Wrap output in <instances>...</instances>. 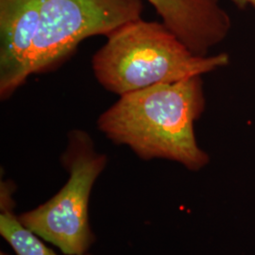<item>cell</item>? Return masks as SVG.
I'll return each mask as SVG.
<instances>
[{"label": "cell", "instance_id": "cell-6", "mask_svg": "<svg viewBox=\"0 0 255 255\" xmlns=\"http://www.w3.org/2000/svg\"><path fill=\"white\" fill-rule=\"evenodd\" d=\"M168 27L193 53L206 56L232 28L228 12L218 0H147Z\"/></svg>", "mask_w": 255, "mask_h": 255}, {"label": "cell", "instance_id": "cell-1", "mask_svg": "<svg viewBox=\"0 0 255 255\" xmlns=\"http://www.w3.org/2000/svg\"><path fill=\"white\" fill-rule=\"evenodd\" d=\"M205 107L202 79L194 77L121 96L98 119V127L141 159H165L200 171L210 162L195 133Z\"/></svg>", "mask_w": 255, "mask_h": 255}, {"label": "cell", "instance_id": "cell-4", "mask_svg": "<svg viewBox=\"0 0 255 255\" xmlns=\"http://www.w3.org/2000/svg\"><path fill=\"white\" fill-rule=\"evenodd\" d=\"M143 9V0H41L30 73L57 68L84 39L107 36L141 18Z\"/></svg>", "mask_w": 255, "mask_h": 255}, {"label": "cell", "instance_id": "cell-8", "mask_svg": "<svg viewBox=\"0 0 255 255\" xmlns=\"http://www.w3.org/2000/svg\"><path fill=\"white\" fill-rule=\"evenodd\" d=\"M229 1H232L239 9H245L248 6L246 0H229Z\"/></svg>", "mask_w": 255, "mask_h": 255}, {"label": "cell", "instance_id": "cell-9", "mask_svg": "<svg viewBox=\"0 0 255 255\" xmlns=\"http://www.w3.org/2000/svg\"><path fill=\"white\" fill-rule=\"evenodd\" d=\"M248 5H252L255 9V0H246Z\"/></svg>", "mask_w": 255, "mask_h": 255}, {"label": "cell", "instance_id": "cell-2", "mask_svg": "<svg viewBox=\"0 0 255 255\" xmlns=\"http://www.w3.org/2000/svg\"><path fill=\"white\" fill-rule=\"evenodd\" d=\"M94 55L97 81L119 97L160 83L180 82L211 73L230 64L226 52L193 53L164 23L130 21L107 35Z\"/></svg>", "mask_w": 255, "mask_h": 255}, {"label": "cell", "instance_id": "cell-7", "mask_svg": "<svg viewBox=\"0 0 255 255\" xmlns=\"http://www.w3.org/2000/svg\"><path fill=\"white\" fill-rule=\"evenodd\" d=\"M13 187L11 182H1L0 235L16 255H58L54 250L46 246L42 238L26 228L14 215L11 198Z\"/></svg>", "mask_w": 255, "mask_h": 255}, {"label": "cell", "instance_id": "cell-3", "mask_svg": "<svg viewBox=\"0 0 255 255\" xmlns=\"http://www.w3.org/2000/svg\"><path fill=\"white\" fill-rule=\"evenodd\" d=\"M62 161L69 178L61 190L45 203L25 212L20 222L65 255H84L95 241L89 223L92 189L107 164L97 152L88 133L73 130Z\"/></svg>", "mask_w": 255, "mask_h": 255}, {"label": "cell", "instance_id": "cell-5", "mask_svg": "<svg viewBox=\"0 0 255 255\" xmlns=\"http://www.w3.org/2000/svg\"><path fill=\"white\" fill-rule=\"evenodd\" d=\"M41 0H0V99L6 101L31 75Z\"/></svg>", "mask_w": 255, "mask_h": 255}]
</instances>
